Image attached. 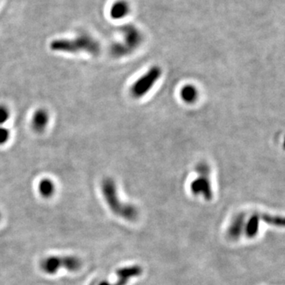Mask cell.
Masks as SVG:
<instances>
[{
  "mask_svg": "<svg viewBox=\"0 0 285 285\" xmlns=\"http://www.w3.org/2000/svg\"><path fill=\"white\" fill-rule=\"evenodd\" d=\"M102 192L111 211L126 220H136L139 216L138 209L130 204L122 202L118 196L116 183L112 178H106L102 182Z\"/></svg>",
  "mask_w": 285,
  "mask_h": 285,
  "instance_id": "cell-1",
  "label": "cell"
},
{
  "mask_svg": "<svg viewBox=\"0 0 285 285\" xmlns=\"http://www.w3.org/2000/svg\"><path fill=\"white\" fill-rule=\"evenodd\" d=\"M50 48L52 51L66 54L88 52L92 55H97L100 52V44L93 36L86 34H82L73 39H56L52 40L50 44Z\"/></svg>",
  "mask_w": 285,
  "mask_h": 285,
  "instance_id": "cell-2",
  "label": "cell"
},
{
  "mask_svg": "<svg viewBox=\"0 0 285 285\" xmlns=\"http://www.w3.org/2000/svg\"><path fill=\"white\" fill-rule=\"evenodd\" d=\"M40 268L43 272L54 275L60 268L76 272L82 267V262L78 258L72 255L65 256H50L42 260Z\"/></svg>",
  "mask_w": 285,
  "mask_h": 285,
  "instance_id": "cell-3",
  "label": "cell"
},
{
  "mask_svg": "<svg viewBox=\"0 0 285 285\" xmlns=\"http://www.w3.org/2000/svg\"><path fill=\"white\" fill-rule=\"evenodd\" d=\"M198 176L194 179L190 184L191 192L195 196H202L206 200H211L213 192L210 179V168L207 164H198L196 168Z\"/></svg>",
  "mask_w": 285,
  "mask_h": 285,
  "instance_id": "cell-4",
  "label": "cell"
},
{
  "mask_svg": "<svg viewBox=\"0 0 285 285\" xmlns=\"http://www.w3.org/2000/svg\"><path fill=\"white\" fill-rule=\"evenodd\" d=\"M162 69L160 66H152L146 73L134 82L130 89V93L134 98H141L152 90L156 82L161 78Z\"/></svg>",
  "mask_w": 285,
  "mask_h": 285,
  "instance_id": "cell-5",
  "label": "cell"
},
{
  "mask_svg": "<svg viewBox=\"0 0 285 285\" xmlns=\"http://www.w3.org/2000/svg\"><path fill=\"white\" fill-rule=\"evenodd\" d=\"M124 38V46L122 47L114 46L112 52L116 55L126 54L131 50H135L139 47L142 40V34L138 28L133 26H127L123 28Z\"/></svg>",
  "mask_w": 285,
  "mask_h": 285,
  "instance_id": "cell-6",
  "label": "cell"
},
{
  "mask_svg": "<svg viewBox=\"0 0 285 285\" xmlns=\"http://www.w3.org/2000/svg\"><path fill=\"white\" fill-rule=\"evenodd\" d=\"M142 268L141 266H126L124 268H119L116 271V275H118V280L114 283H108L107 282H102L99 284V285H126L130 279L132 278H136L142 274Z\"/></svg>",
  "mask_w": 285,
  "mask_h": 285,
  "instance_id": "cell-7",
  "label": "cell"
},
{
  "mask_svg": "<svg viewBox=\"0 0 285 285\" xmlns=\"http://www.w3.org/2000/svg\"><path fill=\"white\" fill-rule=\"evenodd\" d=\"M245 213H238L234 216L226 230V236L229 240L236 241L241 237L245 228Z\"/></svg>",
  "mask_w": 285,
  "mask_h": 285,
  "instance_id": "cell-8",
  "label": "cell"
},
{
  "mask_svg": "<svg viewBox=\"0 0 285 285\" xmlns=\"http://www.w3.org/2000/svg\"><path fill=\"white\" fill-rule=\"evenodd\" d=\"M50 122V114L46 108H39L35 111L31 120V126L34 131L38 133L43 132Z\"/></svg>",
  "mask_w": 285,
  "mask_h": 285,
  "instance_id": "cell-9",
  "label": "cell"
},
{
  "mask_svg": "<svg viewBox=\"0 0 285 285\" xmlns=\"http://www.w3.org/2000/svg\"><path fill=\"white\" fill-rule=\"evenodd\" d=\"M130 6L124 0H118L111 6L110 14L114 20H119L130 14Z\"/></svg>",
  "mask_w": 285,
  "mask_h": 285,
  "instance_id": "cell-10",
  "label": "cell"
},
{
  "mask_svg": "<svg viewBox=\"0 0 285 285\" xmlns=\"http://www.w3.org/2000/svg\"><path fill=\"white\" fill-rule=\"evenodd\" d=\"M260 220V214H258V213H255L250 217L244 228V232H245L246 237L253 238L258 234Z\"/></svg>",
  "mask_w": 285,
  "mask_h": 285,
  "instance_id": "cell-11",
  "label": "cell"
},
{
  "mask_svg": "<svg viewBox=\"0 0 285 285\" xmlns=\"http://www.w3.org/2000/svg\"><path fill=\"white\" fill-rule=\"evenodd\" d=\"M180 98L184 102L192 104L199 97L198 89L192 85H186L180 90Z\"/></svg>",
  "mask_w": 285,
  "mask_h": 285,
  "instance_id": "cell-12",
  "label": "cell"
},
{
  "mask_svg": "<svg viewBox=\"0 0 285 285\" xmlns=\"http://www.w3.org/2000/svg\"><path fill=\"white\" fill-rule=\"evenodd\" d=\"M38 190H39V194L42 195V198H52L54 192H55V184H54V182H52L51 179H42L40 182H39Z\"/></svg>",
  "mask_w": 285,
  "mask_h": 285,
  "instance_id": "cell-13",
  "label": "cell"
},
{
  "mask_svg": "<svg viewBox=\"0 0 285 285\" xmlns=\"http://www.w3.org/2000/svg\"><path fill=\"white\" fill-rule=\"evenodd\" d=\"M260 218L268 224L278 228H285V217L268 215V214H260Z\"/></svg>",
  "mask_w": 285,
  "mask_h": 285,
  "instance_id": "cell-14",
  "label": "cell"
},
{
  "mask_svg": "<svg viewBox=\"0 0 285 285\" xmlns=\"http://www.w3.org/2000/svg\"><path fill=\"white\" fill-rule=\"evenodd\" d=\"M10 118V111L8 107L0 104V126L8 122Z\"/></svg>",
  "mask_w": 285,
  "mask_h": 285,
  "instance_id": "cell-15",
  "label": "cell"
},
{
  "mask_svg": "<svg viewBox=\"0 0 285 285\" xmlns=\"http://www.w3.org/2000/svg\"><path fill=\"white\" fill-rule=\"evenodd\" d=\"M10 132L6 128L0 126V145L5 144L9 140Z\"/></svg>",
  "mask_w": 285,
  "mask_h": 285,
  "instance_id": "cell-16",
  "label": "cell"
},
{
  "mask_svg": "<svg viewBox=\"0 0 285 285\" xmlns=\"http://www.w3.org/2000/svg\"><path fill=\"white\" fill-rule=\"evenodd\" d=\"M0 218H1V214H0Z\"/></svg>",
  "mask_w": 285,
  "mask_h": 285,
  "instance_id": "cell-17",
  "label": "cell"
}]
</instances>
